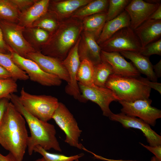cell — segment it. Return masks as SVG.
Returning a JSON list of instances; mask_svg holds the SVG:
<instances>
[{"label": "cell", "mask_w": 161, "mask_h": 161, "mask_svg": "<svg viewBox=\"0 0 161 161\" xmlns=\"http://www.w3.org/2000/svg\"><path fill=\"white\" fill-rule=\"evenodd\" d=\"M10 100L25 119L29 127L30 136L27 142V148L29 155H31L34 149L39 145L47 151L53 149L61 152L62 150L56 137L54 126L47 122L36 118L29 113L20 102L19 96L14 94L11 95Z\"/></svg>", "instance_id": "obj_2"}, {"label": "cell", "mask_w": 161, "mask_h": 161, "mask_svg": "<svg viewBox=\"0 0 161 161\" xmlns=\"http://www.w3.org/2000/svg\"><path fill=\"white\" fill-rule=\"evenodd\" d=\"M131 0H110L106 12V22L119 15L123 11Z\"/></svg>", "instance_id": "obj_30"}, {"label": "cell", "mask_w": 161, "mask_h": 161, "mask_svg": "<svg viewBox=\"0 0 161 161\" xmlns=\"http://www.w3.org/2000/svg\"><path fill=\"white\" fill-rule=\"evenodd\" d=\"M26 58L35 62L45 72L57 76L67 84L69 83L68 73L61 59L44 55L38 51L28 53Z\"/></svg>", "instance_id": "obj_13"}, {"label": "cell", "mask_w": 161, "mask_h": 161, "mask_svg": "<svg viewBox=\"0 0 161 161\" xmlns=\"http://www.w3.org/2000/svg\"><path fill=\"white\" fill-rule=\"evenodd\" d=\"M153 69L156 76L160 78L161 76V60L155 65H153Z\"/></svg>", "instance_id": "obj_42"}, {"label": "cell", "mask_w": 161, "mask_h": 161, "mask_svg": "<svg viewBox=\"0 0 161 161\" xmlns=\"http://www.w3.org/2000/svg\"><path fill=\"white\" fill-rule=\"evenodd\" d=\"M105 86L114 93L119 101L127 102L149 98L151 90V88L142 84L137 77L115 74L109 76Z\"/></svg>", "instance_id": "obj_3"}, {"label": "cell", "mask_w": 161, "mask_h": 161, "mask_svg": "<svg viewBox=\"0 0 161 161\" xmlns=\"http://www.w3.org/2000/svg\"><path fill=\"white\" fill-rule=\"evenodd\" d=\"M119 53L124 57L130 60L140 74L145 75L150 80L157 82L158 78L154 72L153 65L149 57L135 52L125 51Z\"/></svg>", "instance_id": "obj_19"}, {"label": "cell", "mask_w": 161, "mask_h": 161, "mask_svg": "<svg viewBox=\"0 0 161 161\" xmlns=\"http://www.w3.org/2000/svg\"><path fill=\"white\" fill-rule=\"evenodd\" d=\"M0 27L6 43L18 55L26 58L27 54L36 51L24 36L25 28L2 20H0Z\"/></svg>", "instance_id": "obj_7"}, {"label": "cell", "mask_w": 161, "mask_h": 161, "mask_svg": "<svg viewBox=\"0 0 161 161\" xmlns=\"http://www.w3.org/2000/svg\"><path fill=\"white\" fill-rule=\"evenodd\" d=\"M84 39L86 47L78 52L80 61L87 59L90 61L94 65L100 63L101 48L97 43L96 38L92 33L85 32Z\"/></svg>", "instance_id": "obj_21"}, {"label": "cell", "mask_w": 161, "mask_h": 161, "mask_svg": "<svg viewBox=\"0 0 161 161\" xmlns=\"http://www.w3.org/2000/svg\"><path fill=\"white\" fill-rule=\"evenodd\" d=\"M26 121L10 102L0 124V144L17 161H22L29 137Z\"/></svg>", "instance_id": "obj_1"}, {"label": "cell", "mask_w": 161, "mask_h": 161, "mask_svg": "<svg viewBox=\"0 0 161 161\" xmlns=\"http://www.w3.org/2000/svg\"><path fill=\"white\" fill-rule=\"evenodd\" d=\"M49 2V0H37L21 13L18 24L25 28L31 27L34 22L46 14Z\"/></svg>", "instance_id": "obj_18"}, {"label": "cell", "mask_w": 161, "mask_h": 161, "mask_svg": "<svg viewBox=\"0 0 161 161\" xmlns=\"http://www.w3.org/2000/svg\"><path fill=\"white\" fill-rule=\"evenodd\" d=\"M148 19L154 20H161V4L152 14Z\"/></svg>", "instance_id": "obj_40"}, {"label": "cell", "mask_w": 161, "mask_h": 161, "mask_svg": "<svg viewBox=\"0 0 161 161\" xmlns=\"http://www.w3.org/2000/svg\"><path fill=\"white\" fill-rule=\"evenodd\" d=\"M56 26V23L53 19L49 18H44L43 16L36 21L31 27H36L45 30L52 31Z\"/></svg>", "instance_id": "obj_34"}, {"label": "cell", "mask_w": 161, "mask_h": 161, "mask_svg": "<svg viewBox=\"0 0 161 161\" xmlns=\"http://www.w3.org/2000/svg\"><path fill=\"white\" fill-rule=\"evenodd\" d=\"M81 96L84 102L89 100L97 104L100 108L103 115L109 117L113 113L109 108L110 103L119 101L114 93L106 87L94 85L88 87L78 83Z\"/></svg>", "instance_id": "obj_10"}, {"label": "cell", "mask_w": 161, "mask_h": 161, "mask_svg": "<svg viewBox=\"0 0 161 161\" xmlns=\"http://www.w3.org/2000/svg\"><path fill=\"white\" fill-rule=\"evenodd\" d=\"M10 100L7 98H3L0 99V124L2 121L3 116L9 103Z\"/></svg>", "instance_id": "obj_39"}, {"label": "cell", "mask_w": 161, "mask_h": 161, "mask_svg": "<svg viewBox=\"0 0 161 161\" xmlns=\"http://www.w3.org/2000/svg\"><path fill=\"white\" fill-rule=\"evenodd\" d=\"M160 4L143 0H131L124 9L130 18V27L134 30L148 20Z\"/></svg>", "instance_id": "obj_14"}, {"label": "cell", "mask_w": 161, "mask_h": 161, "mask_svg": "<svg viewBox=\"0 0 161 161\" xmlns=\"http://www.w3.org/2000/svg\"><path fill=\"white\" fill-rule=\"evenodd\" d=\"M134 30L144 47L161 38V20L148 19Z\"/></svg>", "instance_id": "obj_16"}, {"label": "cell", "mask_w": 161, "mask_h": 161, "mask_svg": "<svg viewBox=\"0 0 161 161\" xmlns=\"http://www.w3.org/2000/svg\"><path fill=\"white\" fill-rule=\"evenodd\" d=\"M94 73L93 64L87 59L83 60L80 61L77 73L78 83L88 87L94 86Z\"/></svg>", "instance_id": "obj_24"}, {"label": "cell", "mask_w": 161, "mask_h": 161, "mask_svg": "<svg viewBox=\"0 0 161 161\" xmlns=\"http://www.w3.org/2000/svg\"><path fill=\"white\" fill-rule=\"evenodd\" d=\"M139 143L141 145L153 153L155 155V156L161 160V145L152 146L145 145L141 143Z\"/></svg>", "instance_id": "obj_37"}, {"label": "cell", "mask_w": 161, "mask_h": 161, "mask_svg": "<svg viewBox=\"0 0 161 161\" xmlns=\"http://www.w3.org/2000/svg\"><path fill=\"white\" fill-rule=\"evenodd\" d=\"M138 80L142 84L151 88H153L161 94V83L157 82L150 80L147 78H144L140 76L137 77Z\"/></svg>", "instance_id": "obj_36"}, {"label": "cell", "mask_w": 161, "mask_h": 161, "mask_svg": "<svg viewBox=\"0 0 161 161\" xmlns=\"http://www.w3.org/2000/svg\"><path fill=\"white\" fill-rule=\"evenodd\" d=\"M21 13L10 0H0V20L18 22Z\"/></svg>", "instance_id": "obj_25"}, {"label": "cell", "mask_w": 161, "mask_h": 161, "mask_svg": "<svg viewBox=\"0 0 161 161\" xmlns=\"http://www.w3.org/2000/svg\"><path fill=\"white\" fill-rule=\"evenodd\" d=\"M100 46L102 50L109 52L129 51L139 52L142 48L134 30L130 27L120 30Z\"/></svg>", "instance_id": "obj_6"}, {"label": "cell", "mask_w": 161, "mask_h": 161, "mask_svg": "<svg viewBox=\"0 0 161 161\" xmlns=\"http://www.w3.org/2000/svg\"><path fill=\"white\" fill-rule=\"evenodd\" d=\"M106 12L91 15L86 18L84 21V29L86 32L93 34L96 39L98 38L106 22Z\"/></svg>", "instance_id": "obj_22"}, {"label": "cell", "mask_w": 161, "mask_h": 161, "mask_svg": "<svg viewBox=\"0 0 161 161\" xmlns=\"http://www.w3.org/2000/svg\"><path fill=\"white\" fill-rule=\"evenodd\" d=\"M34 161H45L43 158L42 157L41 158H39L38 159Z\"/></svg>", "instance_id": "obj_45"}, {"label": "cell", "mask_w": 161, "mask_h": 161, "mask_svg": "<svg viewBox=\"0 0 161 161\" xmlns=\"http://www.w3.org/2000/svg\"><path fill=\"white\" fill-rule=\"evenodd\" d=\"M109 0H92L82 9L77 11L73 16L83 17L96 14L106 12L108 7Z\"/></svg>", "instance_id": "obj_26"}, {"label": "cell", "mask_w": 161, "mask_h": 161, "mask_svg": "<svg viewBox=\"0 0 161 161\" xmlns=\"http://www.w3.org/2000/svg\"><path fill=\"white\" fill-rule=\"evenodd\" d=\"M96 158L101 159L102 160L107 161H134V160H123L121 159L120 160H113V159H108L106 158H104L103 157L97 155L96 156ZM149 161H161V160L158 159L155 156H153L151 158V160Z\"/></svg>", "instance_id": "obj_43"}, {"label": "cell", "mask_w": 161, "mask_h": 161, "mask_svg": "<svg viewBox=\"0 0 161 161\" xmlns=\"http://www.w3.org/2000/svg\"><path fill=\"white\" fill-rule=\"evenodd\" d=\"M109 117L112 121L120 123L125 128H133L140 130L146 137L150 146L161 145V136L153 130L149 124L141 119L122 112L112 113Z\"/></svg>", "instance_id": "obj_12"}, {"label": "cell", "mask_w": 161, "mask_h": 161, "mask_svg": "<svg viewBox=\"0 0 161 161\" xmlns=\"http://www.w3.org/2000/svg\"><path fill=\"white\" fill-rule=\"evenodd\" d=\"M80 32L79 29L75 26H70L65 29L58 36L56 42V49L50 56L60 59L64 57L75 42Z\"/></svg>", "instance_id": "obj_17"}, {"label": "cell", "mask_w": 161, "mask_h": 161, "mask_svg": "<svg viewBox=\"0 0 161 161\" xmlns=\"http://www.w3.org/2000/svg\"><path fill=\"white\" fill-rule=\"evenodd\" d=\"M11 78H12V76L10 72L6 69L0 66V80L7 79Z\"/></svg>", "instance_id": "obj_41"}, {"label": "cell", "mask_w": 161, "mask_h": 161, "mask_svg": "<svg viewBox=\"0 0 161 161\" xmlns=\"http://www.w3.org/2000/svg\"><path fill=\"white\" fill-rule=\"evenodd\" d=\"M16 81L12 78L0 80V99L3 98L9 99L11 95L17 91Z\"/></svg>", "instance_id": "obj_31"}, {"label": "cell", "mask_w": 161, "mask_h": 161, "mask_svg": "<svg viewBox=\"0 0 161 161\" xmlns=\"http://www.w3.org/2000/svg\"><path fill=\"white\" fill-rule=\"evenodd\" d=\"M130 26V18L125 10L115 18L106 22L97 40L101 44L120 30Z\"/></svg>", "instance_id": "obj_20"}, {"label": "cell", "mask_w": 161, "mask_h": 161, "mask_svg": "<svg viewBox=\"0 0 161 161\" xmlns=\"http://www.w3.org/2000/svg\"><path fill=\"white\" fill-rule=\"evenodd\" d=\"M0 161H17V160L9 152L5 156L3 155L0 153Z\"/></svg>", "instance_id": "obj_44"}, {"label": "cell", "mask_w": 161, "mask_h": 161, "mask_svg": "<svg viewBox=\"0 0 161 161\" xmlns=\"http://www.w3.org/2000/svg\"><path fill=\"white\" fill-rule=\"evenodd\" d=\"M122 105L121 112L127 115L139 118L154 126L156 120L161 117V111L152 106V100L149 99H140L127 102L119 101Z\"/></svg>", "instance_id": "obj_9"}, {"label": "cell", "mask_w": 161, "mask_h": 161, "mask_svg": "<svg viewBox=\"0 0 161 161\" xmlns=\"http://www.w3.org/2000/svg\"><path fill=\"white\" fill-rule=\"evenodd\" d=\"M19 98L29 113L39 120L47 122L52 119L59 102L57 98L52 96L29 93L24 87L21 89Z\"/></svg>", "instance_id": "obj_4"}, {"label": "cell", "mask_w": 161, "mask_h": 161, "mask_svg": "<svg viewBox=\"0 0 161 161\" xmlns=\"http://www.w3.org/2000/svg\"><path fill=\"white\" fill-rule=\"evenodd\" d=\"M74 161H79V159H77Z\"/></svg>", "instance_id": "obj_46"}, {"label": "cell", "mask_w": 161, "mask_h": 161, "mask_svg": "<svg viewBox=\"0 0 161 161\" xmlns=\"http://www.w3.org/2000/svg\"><path fill=\"white\" fill-rule=\"evenodd\" d=\"M14 62L24 71L32 81L46 86H57L61 85L62 80L57 76L42 70L33 61L20 56L13 50L10 53Z\"/></svg>", "instance_id": "obj_8"}, {"label": "cell", "mask_w": 161, "mask_h": 161, "mask_svg": "<svg viewBox=\"0 0 161 161\" xmlns=\"http://www.w3.org/2000/svg\"><path fill=\"white\" fill-rule=\"evenodd\" d=\"M0 66L8 71L11 74L12 78L16 81L26 80L29 79L26 72L14 62L10 54L0 52Z\"/></svg>", "instance_id": "obj_23"}, {"label": "cell", "mask_w": 161, "mask_h": 161, "mask_svg": "<svg viewBox=\"0 0 161 161\" xmlns=\"http://www.w3.org/2000/svg\"><path fill=\"white\" fill-rule=\"evenodd\" d=\"M101 60L111 66L114 74L123 76L137 77L140 74L132 63L126 61L118 52H109L101 50Z\"/></svg>", "instance_id": "obj_15"}, {"label": "cell", "mask_w": 161, "mask_h": 161, "mask_svg": "<svg viewBox=\"0 0 161 161\" xmlns=\"http://www.w3.org/2000/svg\"><path fill=\"white\" fill-rule=\"evenodd\" d=\"M80 38L78 39L63 63L67 71L69 82L65 88L66 92L80 102H84L81 96L78 83L77 80V73L80 61L78 54V47Z\"/></svg>", "instance_id": "obj_11"}, {"label": "cell", "mask_w": 161, "mask_h": 161, "mask_svg": "<svg viewBox=\"0 0 161 161\" xmlns=\"http://www.w3.org/2000/svg\"><path fill=\"white\" fill-rule=\"evenodd\" d=\"M21 12L29 8L37 0H10Z\"/></svg>", "instance_id": "obj_35"}, {"label": "cell", "mask_w": 161, "mask_h": 161, "mask_svg": "<svg viewBox=\"0 0 161 161\" xmlns=\"http://www.w3.org/2000/svg\"><path fill=\"white\" fill-rule=\"evenodd\" d=\"M92 0H68L61 1L56 3L55 8L61 15L70 13L80 7L86 5Z\"/></svg>", "instance_id": "obj_29"}, {"label": "cell", "mask_w": 161, "mask_h": 161, "mask_svg": "<svg viewBox=\"0 0 161 161\" xmlns=\"http://www.w3.org/2000/svg\"><path fill=\"white\" fill-rule=\"evenodd\" d=\"M31 40L35 44H40L46 41L49 37L47 32L43 29L36 27L25 28Z\"/></svg>", "instance_id": "obj_32"}, {"label": "cell", "mask_w": 161, "mask_h": 161, "mask_svg": "<svg viewBox=\"0 0 161 161\" xmlns=\"http://www.w3.org/2000/svg\"><path fill=\"white\" fill-rule=\"evenodd\" d=\"M34 151L41 155L45 161H74L79 159L84 155L83 153H80L68 156L62 154L51 153L38 145L35 147Z\"/></svg>", "instance_id": "obj_28"}, {"label": "cell", "mask_w": 161, "mask_h": 161, "mask_svg": "<svg viewBox=\"0 0 161 161\" xmlns=\"http://www.w3.org/2000/svg\"><path fill=\"white\" fill-rule=\"evenodd\" d=\"M113 74V70L110 65L106 62L102 60L100 63L94 65V85L99 87H105V83L108 78Z\"/></svg>", "instance_id": "obj_27"}, {"label": "cell", "mask_w": 161, "mask_h": 161, "mask_svg": "<svg viewBox=\"0 0 161 161\" xmlns=\"http://www.w3.org/2000/svg\"><path fill=\"white\" fill-rule=\"evenodd\" d=\"M52 119L65 134L64 141L66 143L71 146L84 149V148L79 142L82 131L73 114L64 104L59 102Z\"/></svg>", "instance_id": "obj_5"}, {"label": "cell", "mask_w": 161, "mask_h": 161, "mask_svg": "<svg viewBox=\"0 0 161 161\" xmlns=\"http://www.w3.org/2000/svg\"><path fill=\"white\" fill-rule=\"evenodd\" d=\"M142 55L149 57L153 55H161V39L151 43L142 48L139 52Z\"/></svg>", "instance_id": "obj_33"}, {"label": "cell", "mask_w": 161, "mask_h": 161, "mask_svg": "<svg viewBox=\"0 0 161 161\" xmlns=\"http://www.w3.org/2000/svg\"><path fill=\"white\" fill-rule=\"evenodd\" d=\"M11 49L6 44L4 38L3 33L0 27V52L4 54H10Z\"/></svg>", "instance_id": "obj_38"}]
</instances>
